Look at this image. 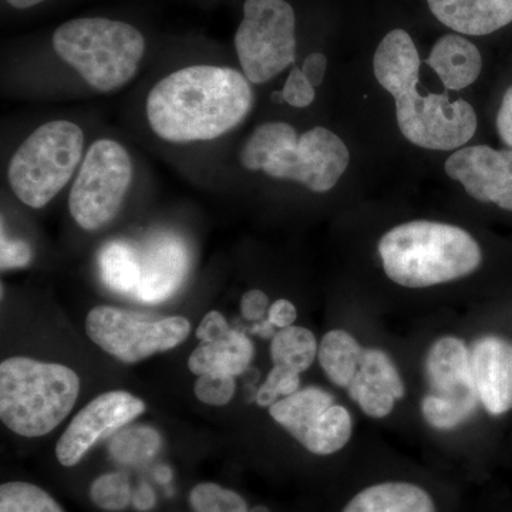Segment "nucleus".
I'll return each instance as SVG.
<instances>
[{
  "instance_id": "43",
  "label": "nucleus",
  "mask_w": 512,
  "mask_h": 512,
  "mask_svg": "<svg viewBox=\"0 0 512 512\" xmlns=\"http://www.w3.org/2000/svg\"><path fill=\"white\" fill-rule=\"evenodd\" d=\"M272 101H274V103H285L284 93L276 92L272 94Z\"/></svg>"
},
{
  "instance_id": "8",
  "label": "nucleus",
  "mask_w": 512,
  "mask_h": 512,
  "mask_svg": "<svg viewBox=\"0 0 512 512\" xmlns=\"http://www.w3.org/2000/svg\"><path fill=\"white\" fill-rule=\"evenodd\" d=\"M296 18L286 0H247L235 33L242 72L251 83L264 84L295 63Z\"/></svg>"
},
{
  "instance_id": "32",
  "label": "nucleus",
  "mask_w": 512,
  "mask_h": 512,
  "mask_svg": "<svg viewBox=\"0 0 512 512\" xmlns=\"http://www.w3.org/2000/svg\"><path fill=\"white\" fill-rule=\"evenodd\" d=\"M195 396L208 406H225L235 394L234 376L202 375L198 376L194 386Z\"/></svg>"
},
{
  "instance_id": "10",
  "label": "nucleus",
  "mask_w": 512,
  "mask_h": 512,
  "mask_svg": "<svg viewBox=\"0 0 512 512\" xmlns=\"http://www.w3.org/2000/svg\"><path fill=\"white\" fill-rule=\"evenodd\" d=\"M190 330L183 316L150 320L113 306H96L86 318L87 336L123 363H137L173 349L187 339Z\"/></svg>"
},
{
  "instance_id": "25",
  "label": "nucleus",
  "mask_w": 512,
  "mask_h": 512,
  "mask_svg": "<svg viewBox=\"0 0 512 512\" xmlns=\"http://www.w3.org/2000/svg\"><path fill=\"white\" fill-rule=\"evenodd\" d=\"M353 421L346 407L333 404L320 417L302 446L316 456H330L338 453L352 437Z\"/></svg>"
},
{
  "instance_id": "15",
  "label": "nucleus",
  "mask_w": 512,
  "mask_h": 512,
  "mask_svg": "<svg viewBox=\"0 0 512 512\" xmlns=\"http://www.w3.org/2000/svg\"><path fill=\"white\" fill-rule=\"evenodd\" d=\"M348 393L366 416L384 419L393 412L397 400L403 399L406 386L392 357L382 349L365 348Z\"/></svg>"
},
{
  "instance_id": "33",
  "label": "nucleus",
  "mask_w": 512,
  "mask_h": 512,
  "mask_svg": "<svg viewBox=\"0 0 512 512\" xmlns=\"http://www.w3.org/2000/svg\"><path fill=\"white\" fill-rule=\"evenodd\" d=\"M282 93H284L285 103L296 107V109H305V107L311 106L316 97L315 87L306 79L299 67H293L289 73Z\"/></svg>"
},
{
  "instance_id": "18",
  "label": "nucleus",
  "mask_w": 512,
  "mask_h": 512,
  "mask_svg": "<svg viewBox=\"0 0 512 512\" xmlns=\"http://www.w3.org/2000/svg\"><path fill=\"white\" fill-rule=\"evenodd\" d=\"M427 64L439 76L444 89L457 92L476 82L483 69V57L466 37L446 35L431 49Z\"/></svg>"
},
{
  "instance_id": "9",
  "label": "nucleus",
  "mask_w": 512,
  "mask_h": 512,
  "mask_svg": "<svg viewBox=\"0 0 512 512\" xmlns=\"http://www.w3.org/2000/svg\"><path fill=\"white\" fill-rule=\"evenodd\" d=\"M426 372L430 392L421 400V414L427 424L451 430L466 423L480 403L466 342L456 336L437 339L427 353Z\"/></svg>"
},
{
  "instance_id": "39",
  "label": "nucleus",
  "mask_w": 512,
  "mask_h": 512,
  "mask_svg": "<svg viewBox=\"0 0 512 512\" xmlns=\"http://www.w3.org/2000/svg\"><path fill=\"white\" fill-rule=\"evenodd\" d=\"M326 69H328V60L322 53H312L311 56L306 57L302 66L303 74L315 89L325 80Z\"/></svg>"
},
{
  "instance_id": "40",
  "label": "nucleus",
  "mask_w": 512,
  "mask_h": 512,
  "mask_svg": "<svg viewBox=\"0 0 512 512\" xmlns=\"http://www.w3.org/2000/svg\"><path fill=\"white\" fill-rule=\"evenodd\" d=\"M154 501H156V497H154L153 491H151L148 485H143L134 495V505L141 511L150 510L154 505Z\"/></svg>"
},
{
  "instance_id": "17",
  "label": "nucleus",
  "mask_w": 512,
  "mask_h": 512,
  "mask_svg": "<svg viewBox=\"0 0 512 512\" xmlns=\"http://www.w3.org/2000/svg\"><path fill=\"white\" fill-rule=\"evenodd\" d=\"M444 26L470 36H484L512 22V0H427Z\"/></svg>"
},
{
  "instance_id": "26",
  "label": "nucleus",
  "mask_w": 512,
  "mask_h": 512,
  "mask_svg": "<svg viewBox=\"0 0 512 512\" xmlns=\"http://www.w3.org/2000/svg\"><path fill=\"white\" fill-rule=\"evenodd\" d=\"M101 278L110 289L119 293H136L140 282L138 255L126 244L111 242L100 252Z\"/></svg>"
},
{
  "instance_id": "31",
  "label": "nucleus",
  "mask_w": 512,
  "mask_h": 512,
  "mask_svg": "<svg viewBox=\"0 0 512 512\" xmlns=\"http://www.w3.org/2000/svg\"><path fill=\"white\" fill-rule=\"evenodd\" d=\"M299 375L301 373L288 369V367L274 366V369L266 377L265 383L259 387L258 393H256L255 400L258 406H274L281 400V397L284 399V397L298 392L299 386H301V376Z\"/></svg>"
},
{
  "instance_id": "42",
  "label": "nucleus",
  "mask_w": 512,
  "mask_h": 512,
  "mask_svg": "<svg viewBox=\"0 0 512 512\" xmlns=\"http://www.w3.org/2000/svg\"><path fill=\"white\" fill-rule=\"evenodd\" d=\"M6 2H8L12 8L29 9L39 5V3L45 2V0H6Z\"/></svg>"
},
{
  "instance_id": "36",
  "label": "nucleus",
  "mask_w": 512,
  "mask_h": 512,
  "mask_svg": "<svg viewBox=\"0 0 512 512\" xmlns=\"http://www.w3.org/2000/svg\"><path fill=\"white\" fill-rule=\"evenodd\" d=\"M229 328L227 319L221 315L220 312L211 311L204 316L200 326L197 329V338L201 342H207L215 338H220L221 335L227 333Z\"/></svg>"
},
{
  "instance_id": "4",
  "label": "nucleus",
  "mask_w": 512,
  "mask_h": 512,
  "mask_svg": "<svg viewBox=\"0 0 512 512\" xmlns=\"http://www.w3.org/2000/svg\"><path fill=\"white\" fill-rule=\"evenodd\" d=\"M79 393V376L59 363L19 356L0 365V417L19 436L42 437L55 430Z\"/></svg>"
},
{
  "instance_id": "41",
  "label": "nucleus",
  "mask_w": 512,
  "mask_h": 512,
  "mask_svg": "<svg viewBox=\"0 0 512 512\" xmlns=\"http://www.w3.org/2000/svg\"><path fill=\"white\" fill-rule=\"evenodd\" d=\"M251 332L265 339L274 338V336L276 335L275 326L272 325V323L269 322L268 319L259 320V322H256V325L252 326Z\"/></svg>"
},
{
  "instance_id": "2",
  "label": "nucleus",
  "mask_w": 512,
  "mask_h": 512,
  "mask_svg": "<svg viewBox=\"0 0 512 512\" xmlns=\"http://www.w3.org/2000/svg\"><path fill=\"white\" fill-rule=\"evenodd\" d=\"M373 72L396 100L397 124L414 146L457 150L476 134L477 114L466 100L419 92V52L406 30H392L384 36L373 57Z\"/></svg>"
},
{
  "instance_id": "28",
  "label": "nucleus",
  "mask_w": 512,
  "mask_h": 512,
  "mask_svg": "<svg viewBox=\"0 0 512 512\" xmlns=\"http://www.w3.org/2000/svg\"><path fill=\"white\" fill-rule=\"evenodd\" d=\"M0 512H64L50 497L37 485L23 483V481H10L0 487Z\"/></svg>"
},
{
  "instance_id": "14",
  "label": "nucleus",
  "mask_w": 512,
  "mask_h": 512,
  "mask_svg": "<svg viewBox=\"0 0 512 512\" xmlns=\"http://www.w3.org/2000/svg\"><path fill=\"white\" fill-rule=\"evenodd\" d=\"M478 399L491 416L512 410V343L484 336L470 349Z\"/></svg>"
},
{
  "instance_id": "34",
  "label": "nucleus",
  "mask_w": 512,
  "mask_h": 512,
  "mask_svg": "<svg viewBox=\"0 0 512 512\" xmlns=\"http://www.w3.org/2000/svg\"><path fill=\"white\" fill-rule=\"evenodd\" d=\"M2 251H0V266L6 269L25 268L32 262V248L26 241H12L2 232Z\"/></svg>"
},
{
  "instance_id": "20",
  "label": "nucleus",
  "mask_w": 512,
  "mask_h": 512,
  "mask_svg": "<svg viewBox=\"0 0 512 512\" xmlns=\"http://www.w3.org/2000/svg\"><path fill=\"white\" fill-rule=\"evenodd\" d=\"M342 512H437V507L420 485L386 481L357 493Z\"/></svg>"
},
{
  "instance_id": "1",
  "label": "nucleus",
  "mask_w": 512,
  "mask_h": 512,
  "mask_svg": "<svg viewBox=\"0 0 512 512\" xmlns=\"http://www.w3.org/2000/svg\"><path fill=\"white\" fill-rule=\"evenodd\" d=\"M254 106V92L245 74L231 67H184L168 74L147 97L151 130L168 143L208 141L224 136Z\"/></svg>"
},
{
  "instance_id": "11",
  "label": "nucleus",
  "mask_w": 512,
  "mask_h": 512,
  "mask_svg": "<svg viewBox=\"0 0 512 512\" xmlns=\"http://www.w3.org/2000/svg\"><path fill=\"white\" fill-rule=\"evenodd\" d=\"M349 163L350 153L342 138L328 128L315 127L299 136L296 146L279 151L262 171L272 178L326 192L338 184Z\"/></svg>"
},
{
  "instance_id": "13",
  "label": "nucleus",
  "mask_w": 512,
  "mask_h": 512,
  "mask_svg": "<svg viewBox=\"0 0 512 512\" xmlns=\"http://www.w3.org/2000/svg\"><path fill=\"white\" fill-rule=\"evenodd\" d=\"M446 173L474 200L512 211V150L460 148L446 161Z\"/></svg>"
},
{
  "instance_id": "19",
  "label": "nucleus",
  "mask_w": 512,
  "mask_h": 512,
  "mask_svg": "<svg viewBox=\"0 0 512 512\" xmlns=\"http://www.w3.org/2000/svg\"><path fill=\"white\" fill-rule=\"evenodd\" d=\"M254 345L239 330L229 329L220 338L201 342L188 359V367L195 375L239 376L254 359Z\"/></svg>"
},
{
  "instance_id": "23",
  "label": "nucleus",
  "mask_w": 512,
  "mask_h": 512,
  "mask_svg": "<svg viewBox=\"0 0 512 512\" xmlns=\"http://www.w3.org/2000/svg\"><path fill=\"white\" fill-rule=\"evenodd\" d=\"M299 136L291 124L284 121L265 123L256 128L241 151V164L249 171H262L265 164L279 151L296 146Z\"/></svg>"
},
{
  "instance_id": "35",
  "label": "nucleus",
  "mask_w": 512,
  "mask_h": 512,
  "mask_svg": "<svg viewBox=\"0 0 512 512\" xmlns=\"http://www.w3.org/2000/svg\"><path fill=\"white\" fill-rule=\"evenodd\" d=\"M269 298L265 292L259 291V289H252L242 296L241 299V313L245 319L251 320V322H259L264 320L265 316L269 312Z\"/></svg>"
},
{
  "instance_id": "16",
  "label": "nucleus",
  "mask_w": 512,
  "mask_h": 512,
  "mask_svg": "<svg viewBox=\"0 0 512 512\" xmlns=\"http://www.w3.org/2000/svg\"><path fill=\"white\" fill-rule=\"evenodd\" d=\"M140 261V282L134 296L147 303L163 302L183 284L188 271L187 249L175 238H161L148 247Z\"/></svg>"
},
{
  "instance_id": "7",
  "label": "nucleus",
  "mask_w": 512,
  "mask_h": 512,
  "mask_svg": "<svg viewBox=\"0 0 512 512\" xmlns=\"http://www.w3.org/2000/svg\"><path fill=\"white\" fill-rule=\"evenodd\" d=\"M133 181V163L126 148L117 141H94L70 191L69 210L73 220L86 231H97L119 214Z\"/></svg>"
},
{
  "instance_id": "29",
  "label": "nucleus",
  "mask_w": 512,
  "mask_h": 512,
  "mask_svg": "<svg viewBox=\"0 0 512 512\" xmlns=\"http://www.w3.org/2000/svg\"><path fill=\"white\" fill-rule=\"evenodd\" d=\"M194 512H248V505L241 495L214 483L195 485L190 493Z\"/></svg>"
},
{
  "instance_id": "24",
  "label": "nucleus",
  "mask_w": 512,
  "mask_h": 512,
  "mask_svg": "<svg viewBox=\"0 0 512 512\" xmlns=\"http://www.w3.org/2000/svg\"><path fill=\"white\" fill-rule=\"evenodd\" d=\"M319 346L311 330L289 326L276 332L271 342V357L275 366H284L303 373L315 362Z\"/></svg>"
},
{
  "instance_id": "38",
  "label": "nucleus",
  "mask_w": 512,
  "mask_h": 512,
  "mask_svg": "<svg viewBox=\"0 0 512 512\" xmlns=\"http://www.w3.org/2000/svg\"><path fill=\"white\" fill-rule=\"evenodd\" d=\"M497 130L505 146L512 148V86L505 92L503 103L498 111Z\"/></svg>"
},
{
  "instance_id": "3",
  "label": "nucleus",
  "mask_w": 512,
  "mask_h": 512,
  "mask_svg": "<svg viewBox=\"0 0 512 512\" xmlns=\"http://www.w3.org/2000/svg\"><path fill=\"white\" fill-rule=\"evenodd\" d=\"M384 272L404 288L447 284L476 272L483 252L466 229L412 221L387 231L379 242Z\"/></svg>"
},
{
  "instance_id": "30",
  "label": "nucleus",
  "mask_w": 512,
  "mask_h": 512,
  "mask_svg": "<svg viewBox=\"0 0 512 512\" xmlns=\"http://www.w3.org/2000/svg\"><path fill=\"white\" fill-rule=\"evenodd\" d=\"M90 497L101 510L123 511L131 503L130 481L121 473L103 474L90 487Z\"/></svg>"
},
{
  "instance_id": "21",
  "label": "nucleus",
  "mask_w": 512,
  "mask_h": 512,
  "mask_svg": "<svg viewBox=\"0 0 512 512\" xmlns=\"http://www.w3.org/2000/svg\"><path fill=\"white\" fill-rule=\"evenodd\" d=\"M333 404L335 399L326 390L306 387L269 407V414L293 439L302 444L315 429L322 414Z\"/></svg>"
},
{
  "instance_id": "27",
  "label": "nucleus",
  "mask_w": 512,
  "mask_h": 512,
  "mask_svg": "<svg viewBox=\"0 0 512 512\" xmlns=\"http://www.w3.org/2000/svg\"><path fill=\"white\" fill-rule=\"evenodd\" d=\"M161 448V436L147 426L128 427L110 441V456L124 466H137L156 457Z\"/></svg>"
},
{
  "instance_id": "12",
  "label": "nucleus",
  "mask_w": 512,
  "mask_h": 512,
  "mask_svg": "<svg viewBox=\"0 0 512 512\" xmlns=\"http://www.w3.org/2000/svg\"><path fill=\"white\" fill-rule=\"evenodd\" d=\"M146 410L143 400L131 393L100 394L74 416L56 446V457L64 467L82 461L97 441L117 433Z\"/></svg>"
},
{
  "instance_id": "5",
  "label": "nucleus",
  "mask_w": 512,
  "mask_h": 512,
  "mask_svg": "<svg viewBox=\"0 0 512 512\" xmlns=\"http://www.w3.org/2000/svg\"><path fill=\"white\" fill-rule=\"evenodd\" d=\"M53 47L90 87L109 93L136 76L146 53V39L140 30L120 20L79 18L56 29Z\"/></svg>"
},
{
  "instance_id": "6",
  "label": "nucleus",
  "mask_w": 512,
  "mask_h": 512,
  "mask_svg": "<svg viewBox=\"0 0 512 512\" xmlns=\"http://www.w3.org/2000/svg\"><path fill=\"white\" fill-rule=\"evenodd\" d=\"M84 134L72 121L55 120L36 128L13 154L10 188L23 204L40 210L72 180L83 158Z\"/></svg>"
},
{
  "instance_id": "22",
  "label": "nucleus",
  "mask_w": 512,
  "mask_h": 512,
  "mask_svg": "<svg viewBox=\"0 0 512 512\" xmlns=\"http://www.w3.org/2000/svg\"><path fill=\"white\" fill-rule=\"evenodd\" d=\"M362 346L346 330H330L319 345V363L333 384L348 389L360 369Z\"/></svg>"
},
{
  "instance_id": "37",
  "label": "nucleus",
  "mask_w": 512,
  "mask_h": 512,
  "mask_svg": "<svg viewBox=\"0 0 512 512\" xmlns=\"http://www.w3.org/2000/svg\"><path fill=\"white\" fill-rule=\"evenodd\" d=\"M296 318H298V312H296L295 305L289 302L288 299H278L272 303L269 308L268 319L275 328L285 329L289 326H293Z\"/></svg>"
}]
</instances>
